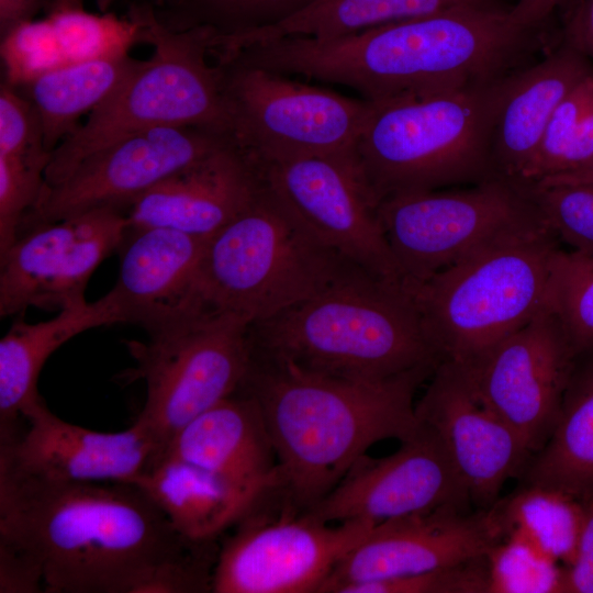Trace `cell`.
Wrapping results in <instances>:
<instances>
[{
    "mask_svg": "<svg viewBox=\"0 0 593 593\" xmlns=\"http://www.w3.org/2000/svg\"><path fill=\"white\" fill-rule=\"evenodd\" d=\"M0 541L33 560L49 593H171L214 557L182 538L136 484L0 473Z\"/></svg>",
    "mask_w": 593,
    "mask_h": 593,
    "instance_id": "cell-1",
    "label": "cell"
},
{
    "mask_svg": "<svg viewBox=\"0 0 593 593\" xmlns=\"http://www.w3.org/2000/svg\"><path fill=\"white\" fill-rule=\"evenodd\" d=\"M510 10L457 8L333 40L254 43L236 56L282 75L351 88L369 102L429 96L519 69L539 29L514 23Z\"/></svg>",
    "mask_w": 593,
    "mask_h": 593,
    "instance_id": "cell-2",
    "label": "cell"
},
{
    "mask_svg": "<svg viewBox=\"0 0 593 593\" xmlns=\"http://www.w3.org/2000/svg\"><path fill=\"white\" fill-rule=\"evenodd\" d=\"M435 368L351 380L250 348L238 390L255 400L270 436L282 512L300 514L314 506L373 444L411 436L418 426L415 394Z\"/></svg>",
    "mask_w": 593,
    "mask_h": 593,
    "instance_id": "cell-3",
    "label": "cell"
},
{
    "mask_svg": "<svg viewBox=\"0 0 593 593\" xmlns=\"http://www.w3.org/2000/svg\"><path fill=\"white\" fill-rule=\"evenodd\" d=\"M257 353L351 380L377 381L439 360L401 283L365 271L249 325Z\"/></svg>",
    "mask_w": 593,
    "mask_h": 593,
    "instance_id": "cell-4",
    "label": "cell"
},
{
    "mask_svg": "<svg viewBox=\"0 0 593 593\" xmlns=\"http://www.w3.org/2000/svg\"><path fill=\"white\" fill-rule=\"evenodd\" d=\"M513 72L462 89L371 102L354 156L378 203L499 178L493 130Z\"/></svg>",
    "mask_w": 593,
    "mask_h": 593,
    "instance_id": "cell-5",
    "label": "cell"
},
{
    "mask_svg": "<svg viewBox=\"0 0 593 593\" xmlns=\"http://www.w3.org/2000/svg\"><path fill=\"white\" fill-rule=\"evenodd\" d=\"M127 20L135 38L149 44L153 54L53 150L45 186L59 182L92 153L137 131L198 125L230 134L220 67L209 61L213 33L199 27L171 30L148 3L136 0L128 1Z\"/></svg>",
    "mask_w": 593,
    "mask_h": 593,
    "instance_id": "cell-6",
    "label": "cell"
},
{
    "mask_svg": "<svg viewBox=\"0 0 593 593\" xmlns=\"http://www.w3.org/2000/svg\"><path fill=\"white\" fill-rule=\"evenodd\" d=\"M560 240L547 225L495 242L424 281L402 284L439 362L468 365L547 303Z\"/></svg>",
    "mask_w": 593,
    "mask_h": 593,
    "instance_id": "cell-7",
    "label": "cell"
},
{
    "mask_svg": "<svg viewBox=\"0 0 593 593\" xmlns=\"http://www.w3.org/2000/svg\"><path fill=\"white\" fill-rule=\"evenodd\" d=\"M359 271L312 238L259 187L255 199L208 238L198 287L209 307L253 324Z\"/></svg>",
    "mask_w": 593,
    "mask_h": 593,
    "instance_id": "cell-8",
    "label": "cell"
},
{
    "mask_svg": "<svg viewBox=\"0 0 593 593\" xmlns=\"http://www.w3.org/2000/svg\"><path fill=\"white\" fill-rule=\"evenodd\" d=\"M378 216L401 284L424 281L495 242L547 225L528 187L503 178L390 195L379 202Z\"/></svg>",
    "mask_w": 593,
    "mask_h": 593,
    "instance_id": "cell-9",
    "label": "cell"
},
{
    "mask_svg": "<svg viewBox=\"0 0 593 593\" xmlns=\"http://www.w3.org/2000/svg\"><path fill=\"white\" fill-rule=\"evenodd\" d=\"M249 325L206 309L146 332L145 342L127 343L133 378L146 385L136 419L164 449L192 418L238 391L249 365Z\"/></svg>",
    "mask_w": 593,
    "mask_h": 593,
    "instance_id": "cell-10",
    "label": "cell"
},
{
    "mask_svg": "<svg viewBox=\"0 0 593 593\" xmlns=\"http://www.w3.org/2000/svg\"><path fill=\"white\" fill-rule=\"evenodd\" d=\"M235 144L253 163L354 155L371 102L236 60H215Z\"/></svg>",
    "mask_w": 593,
    "mask_h": 593,
    "instance_id": "cell-11",
    "label": "cell"
},
{
    "mask_svg": "<svg viewBox=\"0 0 593 593\" xmlns=\"http://www.w3.org/2000/svg\"><path fill=\"white\" fill-rule=\"evenodd\" d=\"M251 164L261 190L312 238L367 273L401 283L379 203L354 155Z\"/></svg>",
    "mask_w": 593,
    "mask_h": 593,
    "instance_id": "cell-12",
    "label": "cell"
},
{
    "mask_svg": "<svg viewBox=\"0 0 593 593\" xmlns=\"http://www.w3.org/2000/svg\"><path fill=\"white\" fill-rule=\"evenodd\" d=\"M233 142L227 133L198 125L157 126L122 136L82 159L59 182L44 186L19 235L97 208L126 211L170 175Z\"/></svg>",
    "mask_w": 593,
    "mask_h": 593,
    "instance_id": "cell-13",
    "label": "cell"
},
{
    "mask_svg": "<svg viewBox=\"0 0 593 593\" xmlns=\"http://www.w3.org/2000/svg\"><path fill=\"white\" fill-rule=\"evenodd\" d=\"M219 549L213 593H320L340 562L374 527L324 523L304 513L278 519L250 511Z\"/></svg>",
    "mask_w": 593,
    "mask_h": 593,
    "instance_id": "cell-14",
    "label": "cell"
},
{
    "mask_svg": "<svg viewBox=\"0 0 593 593\" xmlns=\"http://www.w3.org/2000/svg\"><path fill=\"white\" fill-rule=\"evenodd\" d=\"M574 356L558 315L547 303L526 325L460 366L478 398L534 455L553 430Z\"/></svg>",
    "mask_w": 593,
    "mask_h": 593,
    "instance_id": "cell-15",
    "label": "cell"
},
{
    "mask_svg": "<svg viewBox=\"0 0 593 593\" xmlns=\"http://www.w3.org/2000/svg\"><path fill=\"white\" fill-rule=\"evenodd\" d=\"M128 226L125 210L102 206L21 233L0 258V316L32 306L60 311L86 300L90 276L121 246Z\"/></svg>",
    "mask_w": 593,
    "mask_h": 593,
    "instance_id": "cell-16",
    "label": "cell"
},
{
    "mask_svg": "<svg viewBox=\"0 0 593 593\" xmlns=\"http://www.w3.org/2000/svg\"><path fill=\"white\" fill-rule=\"evenodd\" d=\"M393 454L361 456L336 486L304 514L324 523L379 525L443 507L471 508L469 494L441 444L418 422Z\"/></svg>",
    "mask_w": 593,
    "mask_h": 593,
    "instance_id": "cell-17",
    "label": "cell"
},
{
    "mask_svg": "<svg viewBox=\"0 0 593 593\" xmlns=\"http://www.w3.org/2000/svg\"><path fill=\"white\" fill-rule=\"evenodd\" d=\"M417 421L433 432L475 510L500 499L505 482L522 475L533 454L519 435L475 394L463 368L440 361L415 402Z\"/></svg>",
    "mask_w": 593,
    "mask_h": 593,
    "instance_id": "cell-18",
    "label": "cell"
},
{
    "mask_svg": "<svg viewBox=\"0 0 593 593\" xmlns=\"http://www.w3.org/2000/svg\"><path fill=\"white\" fill-rule=\"evenodd\" d=\"M502 539L492 506L443 507L384 522L340 560L320 593L447 568L486 556Z\"/></svg>",
    "mask_w": 593,
    "mask_h": 593,
    "instance_id": "cell-19",
    "label": "cell"
},
{
    "mask_svg": "<svg viewBox=\"0 0 593 593\" xmlns=\"http://www.w3.org/2000/svg\"><path fill=\"white\" fill-rule=\"evenodd\" d=\"M139 421L115 433L70 424L46 405L29 415L19 434L0 444V473L56 482L133 483L163 454Z\"/></svg>",
    "mask_w": 593,
    "mask_h": 593,
    "instance_id": "cell-20",
    "label": "cell"
},
{
    "mask_svg": "<svg viewBox=\"0 0 593 593\" xmlns=\"http://www.w3.org/2000/svg\"><path fill=\"white\" fill-rule=\"evenodd\" d=\"M206 240L167 227H128L111 289L123 323L148 332L211 309L198 287Z\"/></svg>",
    "mask_w": 593,
    "mask_h": 593,
    "instance_id": "cell-21",
    "label": "cell"
},
{
    "mask_svg": "<svg viewBox=\"0 0 593 593\" xmlns=\"http://www.w3.org/2000/svg\"><path fill=\"white\" fill-rule=\"evenodd\" d=\"M258 177L235 142L160 181L126 209L131 228L167 227L210 238L257 195Z\"/></svg>",
    "mask_w": 593,
    "mask_h": 593,
    "instance_id": "cell-22",
    "label": "cell"
},
{
    "mask_svg": "<svg viewBox=\"0 0 593 593\" xmlns=\"http://www.w3.org/2000/svg\"><path fill=\"white\" fill-rule=\"evenodd\" d=\"M160 457L201 467L260 497L277 488L270 436L255 400L242 390L192 418Z\"/></svg>",
    "mask_w": 593,
    "mask_h": 593,
    "instance_id": "cell-23",
    "label": "cell"
},
{
    "mask_svg": "<svg viewBox=\"0 0 593 593\" xmlns=\"http://www.w3.org/2000/svg\"><path fill=\"white\" fill-rule=\"evenodd\" d=\"M123 323L111 290L94 302L65 306L51 320L11 325L0 340V443L22 429L21 422L45 405L38 390L40 373L54 351L90 328Z\"/></svg>",
    "mask_w": 593,
    "mask_h": 593,
    "instance_id": "cell-24",
    "label": "cell"
},
{
    "mask_svg": "<svg viewBox=\"0 0 593 593\" xmlns=\"http://www.w3.org/2000/svg\"><path fill=\"white\" fill-rule=\"evenodd\" d=\"M592 71L593 63L562 41L544 60L512 74L493 130L499 178L519 183L553 111Z\"/></svg>",
    "mask_w": 593,
    "mask_h": 593,
    "instance_id": "cell-25",
    "label": "cell"
},
{
    "mask_svg": "<svg viewBox=\"0 0 593 593\" xmlns=\"http://www.w3.org/2000/svg\"><path fill=\"white\" fill-rule=\"evenodd\" d=\"M174 529L195 544L215 542L264 499L201 467L159 457L134 482Z\"/></svg>",
    "mask_w": 593,
    "mask_h": 593,
    "instance_id": "cell-26",
    "label": "cell"
},
{
    "mask_svg": "<svg viewBox=\"0 0 593 593\" xmlns=\"http://www.w3.org/2000/svg\"><path fill=\"white\" fill-rule=\"evenodd\" d=\"M522 477L582 501L593 496V345L575 354L553 430Z\"/></svg>",
    "mask_w": 593,
    "mask_h": 593,
    "instance_id": "cell-27",
    "label": "cell"
},
{
    "mask_svg": "<svg viewBox=\"0 0 593 593\" xmlns=\"http://www.w3.org/2000/svg\"><path fill=\"white\" fill-rule=\"evenodd\" d=\"M143 60L112 51L38 72L19 92L30 101L41 121L44 146L53 150L90 113L133 74Z\"/></svg>",
    "mask_w": 593,
    "mask_h": 593,
    "instance_id": "cell-28",
    "label": "cell"
},
{
    "mask_svg": "<svg viewBox=\"0 0 593 593\" xmlns=\"http://www.w3.org/2000/svg\"><path fill=\"white\" fill-rule=\"evenodd\" d=\"M511 9L502 0H322L271 27L224 41L227 49L283 37L333 40L457 8Z\"/></svg>",
    "mask_w": 593,
    "mask_h": 593,
    "instance_id": "cell-29",
    "label": "cell"
},
{
    "mask_svg": "<svg viewBox=\"0 0 593 593\" xmlns=\"http://www.w3.org/2000/svg\"><path fill=\"white\" fill-rule=\"evenodd\" d=\"M492 507L503 539L521 540L563 566L574 560L584 521L582 500L560 490L523 483Z\"/></svg>",
    "mask_w": 593,
    "mask_h": 593,
    "instance_id": "cell-30",
    "label": "cell"
},
{
    "mask_svg": "<svg viewBox=\"0 0 593 593\" xmlns=\"http://www.w3.org/2000/svg\"><path fill=\"white\" fill-rule=\"evenodd\" d=\"M175 31L204 29L213 41L238 37L279 24L322 0H138Z\"/></svg>",
    "mask_w": 593,
    "mask_h": 593,
    "instance_id": "cell-31",
    "label": "cell"
},
{
    "mask_svg": "<svg viewBox=\"0 0 593 593\" xmlns=\"http://www.w3.org/2000/svg\"><path fill=\"white\" fill-rule=\"evenodd\" d=\"M548 304L558 315L575 354L593 345V254L561 247L556 251Z\"/></svg>",
    "mask_w": 593,
    "mask_h": 593,
    "instance_id": "cell-32",
    "label": "cell"
},
{
    "mask_svg": "<svg viewBox=\"0 0 593 593\" xmlns=\"http://www.w3.org/2000/svg\"><path fill=\"white\" fill-rule=\"evenodd\" d=\"M486 557L489 593H563V567L521 540L504 538Z\"/></svg>",
    "mask_w": 593,
    "mask_h": 593,
    "instance_id": "cell-33",
    "label": "cell"
},
{
    "mask_svg": "<svg viewBox=\"0 0 593 593\" xmlns=\"http://www.w3.org/2000/svg\"><path fill=\"white\" fill-rule=\"evenodd\" d=\"M51 157L0 156V258L14 245L23 219L38 201Z\"/></svg>",
    "mask_w": 593,
    "mask_h": 593,
    "instance_id": "cell-34",
    "label": "cell"
},
{
    "mask_svg": "<svg viewBox=\"0 0 593 593\" xmlns=\"http://www.w3.org/2000/svg\"><path fill=\"white\" fill-rule=\"evenodd\" d=\"M528 189L560 243L593 254V183L528 186Z\"/></svg>",
    "mask_w": 593,
    "mask_h": 593,
    "instance_id": "cell-35",
    "label": "cell"
},
{
    "mask_svg": "<svg viewBox=\"0 0 593 593\" xmlns=\"http://www.w3.org/2000/svg\"><path fill=\"white\" fill-rule=\"evenodd\" d=\"M592 96L593 71L585 76L553 111L519 183L534 184L560 171L564 155Z\"/></svg>",
    "mask_w": 593,
    "mask_h": 593,
    "instance_id": "cell-36",
    "label": "cell"
},
{
    "mask_svg": "<svg viewBox=\"0 0 593 593\" xmlns=\"http://www.w3.org/2000/svg\"><path fill=\"white\" fill-rule=\"evenodd\" d=\"M486 556L434 571L356 584L344 593H489Z\"/></svg>",
    "mask_w": 593,
    "mask_h": 593,
    "instance_id": "cell-37",
    "label": "cell"
},
{
    "mask_svg": "<svg viewBox=\"0 0 593 593\" xmlns=\"http://www.w3.org/2000/svg\"><path fill=\"white\" fill-rule=\"evenodd\" d=\"M52 154L44 146L38 115L12 83L0 86V156Z\"/></svg>",
    "mask_w": 593,
    "mask_h": 593,
    "instance_id": "cell-38",
    "label": "cell"
},
{
    "mask_svg": "<svg viewBox=\"0 0 593 593\" xmlns=\"http://www.w3.org/2000/svg\"><path fill=\"white\" fill-rule=\"evenodd\" d=\"M44 592L38 566L13 546L0 541V593Z\"/></svg>",
    "mask_w": 593,
    "mask_h": 593,
    "instance_id": "cell-39",
    "label": "cell"
},
{
    "mask_svg": "<svg viewBox=\"0 0 593 593\" xmlns=\"http://www.w3.org/2000/svg\"><path fill=\"white\" fill-rule=\"evenodd\" d=\"M584 521L574 560L566 567L569 588L575 593H593V496L583 500Z\"/></svg>",
    "mask_w": 593,
    "mask_h": 593,
    "instance_id": "cell-40",
    "label": "cell"
},
{
    "mask_svg": "<svg viewBox=\"0 0 593 593\" xmlns=\"http://www.w3.org/2000/svg\"><path fill=\"white\" fill-rule=\"evenodd\" d=\"M562 41L580 51L593 63V0H578L568 12Z\"/></svg>",
    "mask_w": 593,
    "mask_h": 593,
    "instance_id": "cell-41",
    "label": "cell"
},
{
    "mask_svg": "<svg viewBox=\"0 0 593 593\" xmlns=\"http://www.w3.org/2000/svg\"><path fill=\"white\" fill-rule=\"evenodd\" d=\"M593 157V96L588 103L577 133L564 155L561 169L562 174L580 167ZM556 174V175H558Z\"/></svg>",
    "mask_w": 593,
    "mask_h": 593,
    "instance_id": "cell-42",
    "label": "cell"
},
{
    "mask_svg": "<svg viewBox=\"0 0 593 593\" xmlns=\"http://www.w3.org/2000/svg\"><path fill=\"white\" fill-rule=\"evenodd\" d=\"M54 0H0V34L8 37L14 30L32 21L36 13Z\"/></svg>",
    "mask_w": 593,
    "mask_h": 593,
    "instance_id": "cell-43",
    "label": "cell"
},
{
    "mask_svg": "<svg viewBox=\"0 0 593 593\" xmlns=\"http://www.w3.org/2000/svg\"><path fill=\"white\" fill-rule=\"evenodd\" d=\"M567 0H517L511 7L510 18L521 26L540 29L552 12Z\"/></svg>",
    "mask_w": 593,
    "mask_h": 593,
    "instance_id": "cell-44",
    "label": "cell"
},
{
    "mask_svg": "<svg viewBox=\"0 0 593 593\" xmlns=\"http://www.w3.org/2000/svg\"><path fill=\"white\" fill-rule=\"evenodd\" d=\"M580 183H593V157L578 168L547 177L529 186L548 187Z\"/></svg>",
    "mask_w": 593,
    "mask_h": 593,
    "instance_id": "cell-45",
    "label": "cell"
},
{
    "mask_svg": "<svg viewBox=\"0 0 593 593\" xmlns=\"http://www.w3.org/2000/svg\"><path fill=\"white\" fill-rule=\"evenodd\" d=\"M116 1H119V0H97V3L102 9H109ZM124 1H130V0H124Z\"/></svg>",
    "mask_w": 593,
    "mask_h": 593,
    "instance_id": "cell-46",
    "label": "cell"
}]
</instances>
